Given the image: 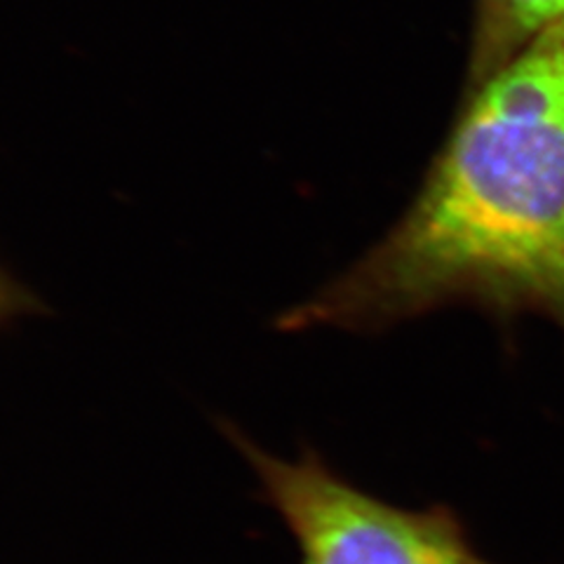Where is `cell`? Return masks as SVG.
<instances>
[{
    "label": "cell",
    "mask_w": 564,
    "mask_h": 564,
    "mask_svg": "<svg viewBox=\"0 0 564 564\" xmlns=\"http://www.w3.org/2000/svg\"><path fill=\"white\" fill-rule=\"evenodd\" d=\"M562 20L564 0H480L473 45V80L482 83L541 31Z\"/></svg>",
    "instance_id": "cell-3"
},
{
    "label": "cell",
    "mask_w": 564,
    "mask_h": 564,
    "mask_svg": "<svg viewBox=\"0 0 564 564\" xmlns=\"http://www.w3.org/2000/svg\"><path fill=\"white\" fill-rule=\"evenodd\" d=\"M478 85L391 234L280 329L379 332L456 304L564 329V20Z\"/></svg>",
    "instance_id": "cell-1"
},
{
    "label": "cell",
    "mask_w": 564,
    "mask_h": 564,
    "mask_svg": "<svg viewBox=\"0 0 564 564\" xmlns=\"http://www.w3.org/2000/svg\"><path fill=\"white\" fill-rule=\"evenodd\" d=\"M35 311H39V299L6 269H0V327Z\"/></svg>",
    "instance_id": "cell-4"
},
{
    "label": "cell",
    "mask_w": 564,
    "mask_h": 564,
    "mask_svg": "<svg viewBox=\"0 0 564 564\" xmlns=\"http://www.w3.org/2000/svg\"><path fill=\"white\" fill-rule=\"evenodd\" d=\"M302 564H489L447 508L404 510L339 478L321 456L275 458L234 433Z\"/></svg>",
    "instance_id": "cell-2"
}]
</instances>
